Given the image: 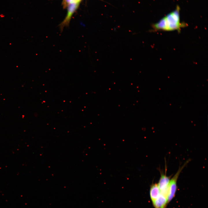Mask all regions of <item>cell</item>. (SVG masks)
Here are the masks:
<instances>
[{"instance_id": "6da1fadb", "label": "cell", "mask_w": 208, "mask_h": 208, "mask_svg": "<svg viewBox=\"0 0 208 208\" xmlns=\"http://www.w3.org/2000/svg\"><path fill=\"white\" fill-rule=\"evenodd\" d=\"M180 8L177 5L175 9L152 25L153 31H180L181 29L187 24L180 20Z\"/></svg>"}, {"instance_id": "7a4b0ae2", "label": "cell", "mask_w": 208, "mask_h": 208, "mask_svg": "<svg viewBox=\"0 0 208 208\" xmlns=\"http://www.w3.org/2000/svg\"><path fill=\"white\" fill-rule=\"evenodd\" d=\"M186 161L181 167L179 168L176 174L170 180L168 185L169 193L167 198L168 203L170 202L174 197L177 188V181L179 175L183 168L187 164Z\"/></svg>"}, {"instance_id": "3957f363", "label": "cell", "mask_w": 208, "mask_h": 208, "mask_svg": "<svg viewBox=\"0 0 208 208\" xmlns=\"http://www.w3.org/2000/svg\"><path fill=\"white\" fill-rule=\"evenodd\" d=\"M79 2H72L68 5L67 15L63 21L59 25L61 32H62L65 27L69 25L72 16L77 8Z\"/></svg>"}, {"instance_id": "277c9868", "label": "cell", "mask_w": 208, "mask_h": 208, "mask_svg": "<svg viewBox=\"0 0 208 208\" xmlns=\"http://www.w3.org/2000/svg\"><path fill=\"white\" fill-rule=\"evenodd\" d=\"M152 202L155 208H165L168 203L167 199L160 194L158 198Z\"/></svg>"}, {"instance_id": "5b68a950", "label": "cell", "mask_w": 208, "mask_h": 208, "mask_svg": "<svg viewBox=\"0 0 208 208\" xmlns=\"http://www.w3.org/2000/svg\"><path fill=\"white\" fill-rule=\"evenodd\" d=\"M170 178L166 174H161L159 182L158 184L160 191H161L168 187Z\"/></svg>"}, {"instance_id": "8992f818", "label": "cell", "mask_w": 208, "mask_h": 208, "mask_svg": "<svg viewBox=\"0 0 208 208\" xmlns=\"http://www.w3.org/2000/svg\"><path fill=\"white\" fill-rule=\"evenodd\" d=\"M160 194L158 184H153L151 186L150 194L152 202L155 200Z\"/></svg>"}, {"instance_id": "52a82bcc", "label": "cell", "mask_w": 208, "mask_h": 208, "mask_svg": "<svg viewBox=\"0 0 208 208\" xmlns=\"http://www.w3.org/2000/svg\"><path fill=\"white\" fill-rule=\"evenodd\" d=\"M72 1V0H63L62 5L64 8H65Z\"/></svg>"}, {"instance_id": "ba28073f", "label": "cell", "mask_w": 208, "mask_h": 208, "mask_svg": "<svg viewBox=\"0 0 208 208\" xmlns=\"http://www.w3.org/2000/svg\"><path fill=\"white\" fill-rule=\"evenodd\" d=\"M81 0H72V2H80Z\"/></svg>"}]
</instances>
